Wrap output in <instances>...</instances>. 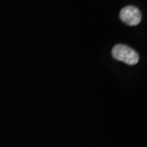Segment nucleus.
<instances>
[{
  "instance_id": "1",
  "label": "nucleus",
  "mask_w": 147,
  "mask_h": 147,
  "mask_svg": "<svg viewBox=\"0 0 147 147\" xmlns=\"http://www.w3.org/2000/svg\"><path fill=\"white\" fill-rule=\"evenodd\" d=\"M112 56L117 61H123L129 65H134L139 61L138 53L124 44H117L112 49Z\"/></svg>"
},
{
  "instance_id": "2",
  "label": "nucleus",
  "mask_w": 147,
  "mask_h": 147,
  "mask_svg": "<svg viewBox=\"0 0 147 147\" xmlns=\"http://www.w3.org/2000/svg\"><path fill=\"white\" fill-rule=\"evenodd\" d=\"M119 17L127 26H135L142 21V12L134 6H127L120 11Z\"/></svg>"
}]
</instances>
